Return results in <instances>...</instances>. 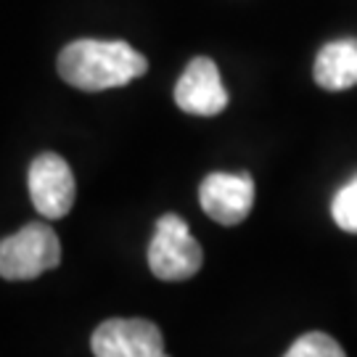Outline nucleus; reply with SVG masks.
I'll use <instances>...</instances> for the list:
<instances>
[{
    "label": "nucleus",
    "mask_w": 357,
    "mask_h": 357,
    "mask_svg": "<svg viewBox=\"0 0 357 357\" xmlns=\"http://www.w3.org/2000/svg\"><path fill=\"white\" fill-rule=\"evenodd\" d=\"M146 72V56L125 40H75L59 53L61 79L85 93L122 88Z\"/></svg>",
    "instance_id": "1"
},
{
    "label": "nucleus",
    "mask_w": 357,
    "mask_h": 357,
    "mask_svg": "<svg viewBox=\"0 0 357 357\" xmlns=\"http://www.w3.org/2000/svg\"><path fill=\"white\" fill-rule=\"evenodd\" d=\"M61 262V241L45 222H29L0 241V278L32 281Z\"/></svg>",
    "instance_id": "2"
},
{
    "label": "nucleus",
    "mask_w": 357,
    "mask_h": 357,
    "mask_svg": "<svg viewBox=\"0 0 357 357\" xmlns=\"http://www.w3.org/2000/svg\"><path fill=\"white\" fill-rule=\"evenodd\" d=\"M204 262V252L178 215H162L149 243V268L159 281H188Z\"/></svg>",
    "instance_id": "3"
},
{
    "label": "nucleus",
    "mask_w": 357,
    "mask_h": 357,
    "mask_svg": "<svg viewBox=\"0 0 357 357\" xmlns=\"http://www.w3.org/2000/svg\"><path fill=\"white\" fill-rule=\"evenodd\" d=\"M96 357H169L159 326L146 318H109L90 336Z\"/></svg>",
    "instance_id": "4"
},
{
    "label": "nucleus",
    "mask_w": 357,
    "mask_h": 357,
    "mask_svg": "<svg viewBox=\"0 0 357 357\" xmlns=\"http://www.w3.org/2000/svg\"><path fill=\"white\" fill-rule=\"evenodd\" d=\"M77 185L72 167L66 165L64 156L45 151L32 159L29 165V199L43 217L61 220L69 215L75 204Z\"/></svg>",
    "instance_id": "5"
},
{
    "label": "nucleus",
    "mask_w": 357,
    "mask_h": 357,
    "mask_svg": "<svg viewBox=\"0 0 357 357\" xmlns=\"http://www.w3.org/2000/svg\"><path fill=\"white\" fill-rule=\"evenodd\" d=\"M199 204L220 225H238L255 206V180L246 172H212L202 180Z\"/></svg>",
    "instance_id": "6"
},
{
    "label": "nucleus",
    "mask_w": 357,
    "mask_h": 357,
    "mask_svg": "<svg viewBox=\"0 0 357 357\" xmlns=\"http://www.w3.org/2000/svg\"><path fill=\"white\" fill-rule=\"evenodd\" d=\"M175 103L180 112L196 116H215L228 106V90L212 59L196 56L175 85Z\"/></svg>",
    "instance_id": "7"
},
{
    "label": "nucleus",
    "mask_w": 357,
    "mask_h": 357,
    "mask_svg": "<svg viewBox=\"0 0 357 357\" xmlns=\"http://www.w3.org/2000/svg\"><path fill=\"white\" fill-rule=\"evenodd\" d=\"M312 75L323 90H347L357 85V40H331L315 56Z\"/></svg>",
    "instance_id": "8"
},
{
    "label": "nucleus",
    "mask_w": 357,
    "mask_h": 357,
    "mask_svg": "<svg viewBox=\"0 0 357 357\" xmlns=\"http://www.w3.org/2000/svg\"><path fill=\"white\" fill-rule=\"evenodd\" d=\"M283 357H347L342 344L323 331H310L299 336Z\"/></svg>",
    "instance_id": "9"
},
{
    "label": "nucleus",
    "mask_w": 357,
    "mask_h": 357,
    "mask_svg": "<svg viewBox=\"0 0 357 357\" xmlns=\"http://www.w3.org/2000/svg\"><path fill=\"white\" fill-rule=\"evenodd\" d=\"M331 215L333 222L347 233H357V175L344 188H339V193L331 202Z\"/></svg>",
    "instance_id": "10"
}]
</instances>
